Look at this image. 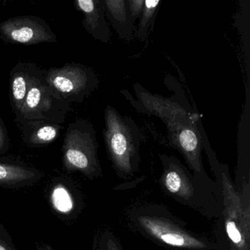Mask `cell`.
Instances as JSON below:
<instances>
[{
  "label": "cell",
  "mask_w": 250,
  "mask_h": 250,
  "mask_svg": "<svg viewBox=\"0 0 250 250\" xmlns=\"http://www.w3.org/2000/svg\"><path fill=\"white\" fill-rule=\"evenodd\" d=\"M51 201L54 208L61 213L71 211L74 206V202L69 191L62 185L55 187L51 195Z\"/></svg>",
  "instance_id": "16"
},
{
  "label": "cell",
  "mask_w": 250,
  "mask_h": 250,
  "mask_svg": "<svg viewBox=\"0 0 250 250\" xmlns=\"http://www.w3.org/2000/svg\"><path fill=\"white\" fill-rule=\"evenodd\" d=\"M128 12L134 24L140 19L144 8L145 0H126Z\"/></svg>",
  "instance_id": "18"
},
{
  "label": "cell",
  "mask_w": 250,
  "mask_h": 250,
  "mask_svg": "<svg viewBox=\"0 0 250 250\" xmlns=\"http://www.w3.org/2000/svg\"><path fill=\"white\" fill-rule=\"evenodd\" d=\"M204 148L212 169L222 181L223 203L225 206V229L228 238L236 250H250V192L239 194L234 188L228 173V166L218 162L205 131H203ZM249 185L247 186L248 188Z\"/></svg>",
  "instance_id": "3"
},
{
  "label": "cell",
  "mask_w": 250,
  "mask_h": 250,
  "mask_svg": "<svg viewBox=\"0 0 250 250\" xmlns=\"http://www.w3.org/2000/svg\"><path fill=\"white\" fill-rule=\"evenodd\" d=\"M159 157L164 167L161 181L165 189L175 197L188 200L194 188L187 169L174 156L162 154Z\"/></svg>",
  "instance_id": "9"
},
{
  "label": "cell",
  "mask_w": 250,
  "mask_h": 250,
  "mask_svg": "<svg viewBox=\"0 0 250 250\" xmlns=\"http://www.w3.org/2000/svg\"><path fill=\"white\" fill-rule=\"evenodd\" d=\"M161 3V0H145L144 8L140 17V22L134 33V37L140 42H146L148 37L149 32L153 30Z\"/></svg>",
  "instance_id": "15"
},
{
  "label": "cell",
  "mask_w": 250,
  "mask_h": 250,
  "mask_svg": "<svg viewBox=\"0 0 250 250\" xmlns=\"http://www.w3.org/2000/svg\"><path fill=\"white\" fill-rule=\"evenodd\" d=\"M0 250H17L8 229L0 223Z\"/></svg>",
  "instance_id": "19"
},
{
  "label": "cell",
  "mask_w": 250,
  "mask_h": 250,
  "mask_svg": "<svg viewBox=\"0 0 250 250\" xmlns=\"http://www.w3.org/2000/svg\"><path fill=\"white\" fill-rule=\"evenodd\" d=\"M97 250H121L119 244L112 234L106 232L101 237Z\"/></svg>",
  "instance_id": "17"
},
{
  "label": "cell",
  "mask_w": 250,
  "mask_h": 250,
  "mask_svg": "<svg viewBox=\"0 0 250 250\" xmlns=\"http://www.w3.org/2000/svg\"><path fill=\"white\" fill-rule=\"evenodd\" d=\"M36 250H55L52 246L46 243H40L36 244Z\"/></svg>",
  "instance_id": "21"
},
{
  "label": "cell",
  "mask_w": 250,
  "mask_h": 250,
  "mask_svg": "<svg viewBox=\"0 0 250 250\" xmlns=\"http://www.w3.org/2000/svg\"><path fill=\"white\" fill-rule=\"evenodd\" d=\"M96 130L87 120L70 124L62 145L64 167L70 172H80L90 179L99 178L102 168L98 157Z\"/></svg>",
  "instance_id": "4"
},
{
  "label": "cell",
  "mask_w": 250,
  "mask_h": 250,
  "mask_svg": "<svg viewBox=\"0 0 250 250\" xmlns=\"http://www.w3.org/2000/svg\"><path fill=\"white\" fill-rule=\"evenodd\" d=\"M39 70L33 64H17L11 73V105L16 115L20 112L31 86L33 77Z\"/></svg>",
  "instance_id": "13"
},
{
  "label": "cell",
  "mask_w": 250,
  "mask_h": 250,
  "mask_svg": "<svg viewBox=\"0 0 250 250\" xmlns=\"http://www.w3.org/2000/svg\"><path fill=\"white\" fill-rule=\"evenodd\" d=\"M43 178L39 169L19 162H0V187L18 188L30 187Z\"/></svg>",
  "instance_id": "11"
},
{
  "label": "cell",
  "mask_w": 250,
  "mask_h": 250,
  "mask_svg": "<svg viewBox=\"0 0 250 250\" xmlns=\"http://www.w3.org/2000/svg\"><path fill=\"white\" fill-rule=\"evenodd\" d=\"M141 228L158 241L171 247L188 250H204L206 243L165 218L142 216L137 219Z\"/></svg>",
  "instance_id": "8"
},
{
  "label": "cell",
  "mask_w": 250,
  "mask_h": 250,
  "mask_svg": "<svg viewBox=\"0 0 250 250\" xmlns=\"http://www.w3.org/2000/svg\"><path fill=\"white\" fill-rule=\"evenodd\" d=\"M8 134L0 120V153H5L8 149Z\"/></svg>",
  "instance_id": "20"
},
{
  "label": "cell",
  "mask_w": 250,
  "mask_h": 250,
  "mask_svg": "<svg viewBox=\"0 0 250 250\" xmlns=\"http://www.w3.org/2000/svg\"><path fill=\"white\" fill-rule=\"evenodd\" d=\"M136 98L128 90L121 93L131 106L140 113L156 116L165 124L168 143L182 154L187 165L197 173H203L201 152L203 149V125L197 112L191 110L187 99H178L177 94L166 98L153 94L141 84H134Z\"/></svg>",
  "instance_id": "1"
},
{
  "label": "cell",
  "mask_w": 250,
  "mask_h": 250,
  "mask_svg": "<svg viewBox=\"0 0 250 250\" xmlns=\"http://www.w3.org/2000/svg\"><path fill=\"white\" fill-rule=\"evenodd\" d=\"M24 141L28 146L38 147L55 141L62 127L52 124H27L23 125Z\"/></svg>",
  "instance_id": "14"
},
{
  "label": "cell",
  "mask_w": 250,
  "mask_h": 250,
  "mask_svg": "<svg viewBox=\"0 0 250 250\" xmlns=\"http://www.w3.org/2000/svg\"><path fill=\"white\" fill-rule=\"evenodd\" d=\"M0 34L4 41L32 45L55 42L56 36L42 19L33 16L9 19L0 24Z\"/></svg>",
  "instance_id": "7"
},
{
  "label": "cell",
  "mask_w": 250,
  "mask_h": 250,
  "mask_svg": "<svg viewBox=\"0 0 250 250\" xmlns=\"http://www.w3.org/2000/svg\"><path fill=\"white\" fill-rule=\"evenodd\" d=\"M104 122V139L114 168L121 176L132 175L140 164L145 134L134 119L109 105L105 109Z\"/></svg>",
  "instance_id": "2"
},
{
  "label": "cell",
  "mask_w": 250,
  "mask_h": 250,
  "mask_svg": "<svg viewBox=\"0 0 250 250\" xmlns=\"http://www.w3.org/2000/svg\"><path fill=\"white\" fill-rule=\"evenodd\" d=\"M49 86L68 103H81L99 85L97 74L90 67L80 63L66 64L44 71Z\"/></svg>",
  "instance_id": "6"
},
{
  "label": "cell",
  "mask_w": 250,
  "mask_h": 250,
  "mask_svg": "<svg viewBox=\"0 0 250 250\" xmlns=\"http://www.w3.org/2000/svg\"><path fill=\"white\" fill-rule=\"evenodd\" d=\"M76 7L84 15L83 25L96 41L108 43L111 42V31L105 15L103 0H77Z\"/></svg>",
  "instance_id": "10"
},
{
  "label": "cell",
  "mask_w": 250,
  "mask_h": 250,
  "mask_svg": "<svg viewBox=\"0 0 250 250\" xmlns=\"http://www.w3.org/2000/svg\"><path fill=\"white\" fill-rule=\"evenodd\" d=\"M70 104L62 99L45 80L44 71L33 77L22 108L17 115L21 125L62 124L70 110Z\"/></svg>",
  "instance_id": "5"
},
{
  "label": "cell",
  "mask_w": 250,
  "mask_h": 250,
  "mask_svg": "<svg viewBox=\"0 0 250 250\" xmlns=\"http://www.w3.org/2000/svg\"><path fill=\"white\" fill-rule=\"evenodd\" d=\"M105 15L111 25L124 42H130L135 39V26L131 21L126 0H103Z\"/></svg>",
  "instance_id": "12"
}]
</instances>
